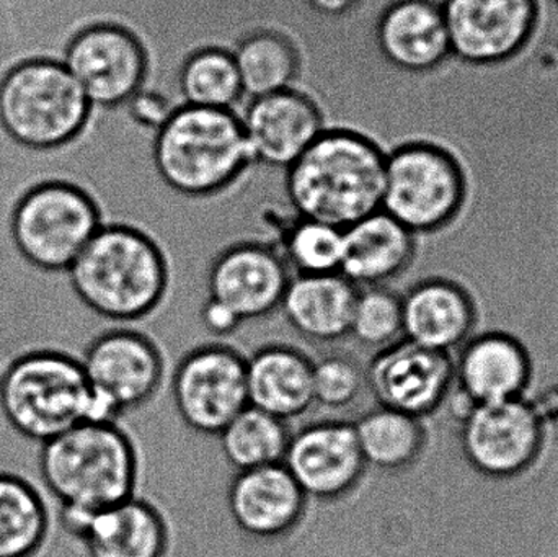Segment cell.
<instances>
[{
    "label": "cell",
    "mask_w": 558,
    "mask_h": 557,
    "mask_svg": "<svg viewBox=\"0 0 558 557\" xmlns=\"http://www.w3.org/2000/svg\"><path fill=\"white\" fill-rule=\"evenodd\" d=\"M78 300L114 326H136L169 300V247L143 229L104 226L68 268Z\"/></svg>",
    "instance_id": "6da1fadb"
},
{
    "label": "cell",
    "mask_w": 558,
    "mask_h": 557,
    "mask_svg": "<svg viewBox=\"0 0 558 557\" xmlns=\"http://www.w3.org/2000/svg\"><path fill=\"white\" fill-rule=\"evenodd\" d=\"M43 480L62 506L98 513L140 494L143 458L123 419L82 422L45 441Z\"/></svg>",
    "instance_id": "7a4b0ae2"
},
{
    "label": "cell",
    "mask_w": 558,
    "mask_h": 557,
    "mask_svg": "<svg viewBox=\"0 0 558 557\" xmlns=\"http://www.w3.org/2000/svg\"><path fill=\"white\" fill-rule=\"evenodd\" d=\"M386 157L363 137L327 131L288 169V193L301 218L338 229L379 211Z\"/></svg>",
    "instance_id": "3957f363"
},
{
    "label": "cell",
    "mask_w": 558,
    "mask_h": 557,
    "mask_svg": "<svg viewBox=\"0 0 558 557\" xmlns=\"http://www.w3.org/2000/svg\"><path fill=\"white\" fill-rule=\"evenodd\" d=\"M254 159L232 110L185 107L157 131L154 160L162 179L186 195H208L228 185Z\"/></svg>",
    "instance_id": "277c9868"
},
{
    "label": "cell",
    "mask_w": 558,
    "mask_h": 557,
    "mask_svg": "<svg viewBox=\"0 0 558 557\" xmlns=\"http://www.w3.org/2000/svg\"><path fill=\"white\" fill-rule=\"evenodd\" d=\"M471 205L468 169L449 144H407L386 157L380 209L413 234L449 228Z\"/></svg>",
    "instance_id": "5b68a950"
},
{
    "label": "cell",
    "mask_w": 558,
    "mask_h": 557,
    "mask_svg": "<svg viewBox=\"0 0 558 557\" xmlns=\"http://www.w3.org/2000/svg\"><path fill=\"white\" fill-rule=\"evenodd\" d=\"M0 401L20 434L45 444L87 421L92 389L78 360L29 353L7 368Z\"/></svg>",
    "instance_id": "8992f818"
},
{
    "label": "cell",
    "mask_w": 558,
    "mask_h": 557,
    "mask_svg": "<svg viewBox=\"0 0 558 557\" xmlns=\"http://www.w3.org/2000/svg\"><path fill=\"white\" fill-rule=\"evenodd\" d=\"M90 101L62 62L16 65L0 84V121L23 146L45 149L75 136Z\"/></svg>",
    "instance_id": "52a82bcc"
},
{
    "label": "cell",
    "mask_w": 558,
    "mask_h": 557,
    "mask_svg": "<svg viewBox=\"0 0 558 557\" xmlns=\"http://www.w3.org/2000/svg\"><path fill=\"white\" fill-rule=\"evenodd\" d=\"M82 368L95 398L107 402L118 419L149 405L169 379L160 343L133 326H111L95 337Z\"/></svg>",
    "instance_id": "ba28073f"
},
{
    "label": "cell",
    "mask_w": 558,
    "mask_h": 557,
    "mask_svg": "<svg viewBox=\"0 0 558 557\" xmlns=\"http://www.w3.org/2000/svg\"><path fill=\"white\" fill-rule=\"evenodd\" d=\"M101 228L87 195L65 183H45L20 202L13 238L36 267L68 270Z\"/></svg>",
    "instance_id": "9c48e42d"
},
{
    "label": "cell",
    "mask_w": 558,
    "mask_h": 557,
    "mask_svg": "<svg viewBox=\"0 0 558 557\" xmlns=\"http://www.w3.org/2000/svg\"><path fill=\"white\" fill-rule=\"evenodd\" d=\"M177 414L190 431L218 437L248 405L247 356L222 342L186 352L172 373Z\"/></svg>",
    "instance_id": "30bf717a"
},
{
    "label": "cell",
    "mask_w": 558,
    "mask_h": 557,
    "mask_svg": "<svg viewBox=\"0 0 558 557\" xmlns=\"http://www.w3.org/2000/svg\"><path fill=\"white\" fill-rule=\"evenodd\" d=\"M452 61L475 68L505 64L536 35L539 0H441Z\"/></svg>",
    "instance_id": "8fae6325"
},
{
    "label": "cell",
    "mask_w": 558,
    "mask_h": 557,
    "mask_svg": "<svg viewBox=\"0 0 558 557\" xmlns=\"http://www.w3.org/2000/svg\"><path fill=\"white\" fill-rule=\"evenodd\" d=\"M291 271L277 247L257 239L219 245L206 271L208 300L231 311L242 324L279 311Z\"/></svg>",
    "instance_id": "7c38bea8"
},
{
    "label": "cell",
    "mask_w": 558,
    "mask_h": 557,
    "mask_svg": "<svg viewBox=\"0 0 558 557\" xmlns=\"http://www.w3.org/2000/svg\"><path fill=\"white\" fill-rule=\"evenodd\" d=\"M282 464L305 497L320 504L353 496L369 471L353 422L340 419L311 422L292 432Z\"/></svg>",
    "instance_id": "4fadbf2b"
},
{
    "label": "cell",
    "mask_w": 558,
    "mask_h": 557,
    "mask_svg": "<svg viewBox=\"0 0 558 557\" xmlns=\"http://www.w3.org/2000/svg\"><path fill=\"white\" fill-rule=\"evenodd\" d=\"M454 379L451 353L405 339L374 353L366 365L367 392L376 404L418 419L435 414Z\"/></svg>",
    "instance_id": "5bb4252c"
},
{
    "label": "cell",
    "mask_w": 558,
    "mask_h": 557,
    "mask_svg": "<svg viewBox=\"0 0 558 557\" xmlns=\"http://www.w3.org/2000/svg\"><path fill=\"white\" fill-rule=\"evenodd\" d=\"M62 64L94 107L126 104L146 77V56L140 43L113 25L92 26L78 33Z\"/></svg>",
    "instance_id": "9a60e30c"
},
{
    "label": "cell",
    "mask_w": 558,
    "mask_h": 557,
    "mask_svg": "<svg viewBox=\"0 0 558 557\" xmlns=\"http://www.w3.org/2000/svg\"><path fill=\"white\" fill-rule=\"evenodd\" d=\"M539 421L521 398L482 402L462 428V445L477 470L513 476L527 470L541 448Z\"/></svg>",
    "instance_id": "2e32d148"
},
{
    "label": "cell",
    "mask_w": 558,
    "mask_h": 557,
    "mask_svg": "<svg viewBox=\"0 0 558 557\" xmlns=\"http://www.w3.org/2000/svg\"><path fill=\"white\" fill-rule=\"evenodd\" d=\"M232 111L241 118L252 157L268 166L289 169L324 133L317 108L291 88L242 100Z\"/></svg>",
    "instance_id": "e0dca14e"
},
{
    "label": "cell",
    "mask_w": 558,
    "mask_h": 557,
    "mask_svg": "<svg viewBox=\"0 0 558 557\" xmlns=\"http://www.w3.org/2000/svg\"><path fill=\"white\" fill-rule=\"evenodd\" d=\"M308 502L282 463L235 473L228 491L232 522L260 542L291 535L304 520Z\"/></svg>",
    "instance_id": "ac0fdd59"
},
{
    "label": "cell",
    "mask_w": 558,
    "mask_h": 557,
    "mask_svg": "<svg viewBox=\"0 0 558 557\" xmlns=\"http://www.w3.org/2000/svg\"><path fill=\"white\" fill-rule=\"evenodd\" d=\"M416 251V235L379 209L343 229L340 274L356 288L392 287L409 277Z\"/></svg>",
    "instance_id": "d6986e66"
},
{
    "label": "cell",
    "mask_w": 558,
    "mask_h": 557,
    "mask_svg": "<svg viewBox=\"0 0 558 557\" xmlns=\"http://www.w3.org/2000/svg\"><path fill=\"white\" fill-rule=\"evenodd\" d=\"M314 360L289 343L271 342L247 356L248 405L284 422L314 408Z\"/></svg>",
    "instance_id": "ffe728a7"
},
{
    "label": "cell",
    "mask_w": 558,
    "mask_h": 557,
    "mask_svg": "<svg viewBox=\"0 0 558 557\" xmlns=\"http://www.w3.org/2000/svg\"><path fill=\"white\" fill-rule=\"evenodd\" d=\"M377 35L387 61L403 71H438L452 62L439 0H399L384 13Z\"/></svg>",
    "instance_id": "44dd1931"
},
{
    "label": "cell",
    "mask_w": 558,
    "mask_h": 557,
    "mask_svg": "<svg viewBox=\"0 0 558 557\" xmlns=\"http://www.w3.org/2000/svg\"><path fill=\"white\" fill-rule=\"evenodd\" d=\"M357 290L341 274L292 275L279 311L302 339L340 342L350 337Z\"/></svg>",
    "instance_id": "7402d4cb"
},
{
    "label": "cell",
    "mask_w": 558,
    "mask_h": 557,
    "mask_svg": "<svg viewBox=\"0 0 558 557\" xmlns=\"http://www.w3.org/2000/svg\"><path fill=\"white\" fill-rule=\"evenodd\" d=\"M399 293L403 339L448 353L468 340L474 317L471 303L456 284L442 280H416Z\"/></svg>",
    "instance_id": "603a6c76"
},
{
    "label": "cell",
    "mask_w": 558,
    "mask_h": 557,
    "mask_svg": "<svg viewBox=\"0 0 558 557\" xmlns=\"http://www.w3.org/2000/svg\"><path fill=\"white\" fill-rule=\"evenodd\" d=\"M170 542L166 513L140 493L95 513L84 549L87 557H167Z\"/></svg>",
    "instance_id": "cb8c5ba5"
},
{
    "label": "cell",
    "mask_w": 558,
    "mask_h": 557,
    "mask_svg": "<svg viewBox=\"0 0 558 557\" xmlns=\"http://www.w3.org/2000/svg\"><path fill=\"white\" fill-rule=\"evenodd\" d=\"M451 355L456 382L477 404L520 398L526 386V356L508 337H478Z\"/></svg>",
    "instance_id": "d4e9b609"
},
{
    "label": "cell",
    "mask_w": 558,
    "mask_h": 557,
    "mask_svg": "<svg viewBox=\"0 0 558 557\" xmlns=\"http://www.w3.org/2000/svg\"><path fill=\"white\" fill-rule=\"evenodd\" d=\"M367 470L412 474L425 461L429 431L425 419L377 405L353 421Z\"/></svg>",
    "instance_id": "484cf974"
},
{
    "label": "cell",
    "mask_w": 558,
    "mask_h": 557,
    "mask_svg": "<svg viewBox=\"0 0 558 557\" xmlns=\"http://www.w3.org/2000/svg\"><path fill=\"white\" fill-rule=\"evenodd\" d=\"M288 422L247 405L218 435L225 460L235 473L281 464L291 440Z\"/></svg>",
    "instance_id": "4316f807"
},
{
    "label": "cell",
    "mask_w": 558,
    "mask_h": 557,
    "mask_svg": "<svg viewBox=\"0 0 558 557\" xmlns=\"http://www.w3.org/2000/svg\"><path fill=\"white\" fill-rule=\"evenodd\" d=\"M241 77L244 100L289 90L298 72L294 49L274 32L245 36L231 52Z\"/></svg>",
    "instance_id": "83f0119b"
},
{
    "label": "cell",
    "mask_w": 558,
    "mask_h": 557,
    "mask_svg": "<svg viewBox=\"0 0 558 557\" xmlns=\"http://www.w3.org/2000/svg\"><path fill=\"white\" fill-rule=\"evenodd\" d=\"M179 90L183 107L235 110L244 100L234 58L222 49H203L190 56L180 71Z\"/></svg>",
    "instance_id": "f1b7e54d"
},
{
    "label": "cell",
    "mask_w": 558,
    "mask_h": 557,
    "mask_svg": "<svg viewBox=\"0 0 558 557\" xmlns=\"http://www.w3.org/2000/svg\"><path fill=\"white\" fill-rule=\"evenodd\" d=\"M45 507L38 494L12 476H0V557H29L41 545Z\"/></svg>",
    "instance_id": "f546056e"
},
{
    "label": "cell",
    "mask_w": 558,
    "mask_h": 557,
    "mask_svg": "<svg viewBox=\"0 0 558 557\" xmlns=\"http://www.w3.org/2000/svg\"><path fill=\"white\" fill-rule=\"evenodd\" d=\"M291 275L340 274L343 229L299 218L278 245Z\"/></svg>",
    "instance_id": "4dcf8cb0"
},
{
    "label": "cell",
    "mask_w": 558,
    "mask_h": 557,
    "mask_svg": "<svg viewBox=\"0 0 558 557\" xmlns=\"http://www.w3.org/2000/svg\"><path fill=\"white\" fill-rule=\"evenodd\" d=\"M350 337L374 353L403 339L402 298L392 287L357 290Z\"/></svg>",
    "instance_id": "1f68e13d"
},
{
    "label": "cell",
    "mask_w": 558,
    "mask_h": 557,
    "mask_svg": "<svg viewBox=\"0 0 558 557\" xmlns=\"http://www.w3.org/2000/svg\"><path fill=\"white\" fill-rule=\"evenodd\" d=\"M314 408L343 412L367 392L366 366L343 352L327 353L314 360Z\"/></svg>",
    "instance_id": "d6a6232c"
},
{
    "label": "cell",
    "mask_w": 558,
    "mask_h": 557,
    "mask_svg": "<svg viewBox=\"0 0 558 557\" xmlns=\"http://www.w3.org/2000/svg\"><path fill=\"white\" fill-rule=\"evenodd\" d=\"M124 107L140 126L154 131V133H157L177 110L175 105L169 98L147 90L136 92L124 104Z\"/></svg>",
    "instance_id": "836d02e7"
},
{
    "label": "cell",
    "mask_w": 558,
    "mask_h": 557,
    "mask_svg": "<svg viewBox=\"0 0 558 557\" xmlns=\"http://www.w3.org/2000/svg\"><path fill=\"white\" fill-rule=\"evenodd\" d=\"M202 323L208 332L219 337V339L231 336L242 326L241 320L231 311L226 310L215 301L208 300V298H206L202 307Z\"/></svg>",
    "instance_id": "e575fe53"
},
{
    "label": "cell",
    "mask_w": 558,
    "mask_h": 557,
    "mask_svg": "<svg viewBox=\"0 0 558 557\" xmlns=\"http://www.w3.org/2000/svg\"><path fill=\"white\" fill-rule=\"evenodd\" d=\"M305 2L324 15H343L356 5L357 0H305Z\"/></svg>",
    "instance_id": "d590c367"
},
{
    "label": "cell",
    "mask_w": 558,
    "mask_h": 557,
    "mask_svg": "<svg viewBox=\"0 0 558 557\" xmlns=\"http://www.w3.org/2000/svg\"><path fill=\"white\" fill-rule=\"evenodd\" d=\"M554 2H556V3H557V7H558V0H554Z\"/></svg>",
    "instance_id": "8d00e7d4"
}]
</instances>
